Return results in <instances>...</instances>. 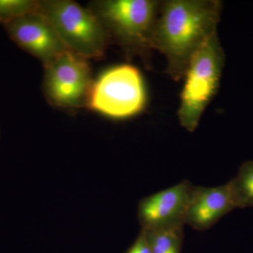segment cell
<instances>
[{"label":"cell","instance_id":"4fadbf2b","mask_svg":"<svg viewBox=\"0 0 253 253\" xmlns=\"http://www.w3.org/2000/svg\"><path fill=\"white\" fill-rule=\"evenodd\" d=\"M126 253H152L146 230L141 229L140 234Z\"/></svg>","mask_w":253,"mask_h":253},{"label":"cell","instance_id":"30bf717a","mask_svg":"<svg viewBox=\"0 0 253 253\" xmlns=\"http://www.w3.org/2000/svg\"><path fill=\"white\" fill-rule=\"evenodd\" d=\"M236 209L253 207V161L240 166L236 175L228 182Z\"/></svg>","mask_w":253,"mask_h":253},{"label":"cell","instance_id":"5b68a950","mask_svg":"<svg viewBox=\"0 0 253 253\" xmlns=\"http://www.w3.org/2000/svg\"><path fill=\"white\" fill-rule=\"evenodd\" d=\"M148 92L141 71L131 64L108 68L93 81L86 107L113 119L140 114L146 109Z\"/></svg>","mask_w":253,"mask_h":253},{"label":"cell","instance_id":"277c9868","mask_svg":"<svg viewBox=\"0 0 253 253\" xmlns=\"http://www.w3.org/2000/svg\"><path fill=\"white\" fill-rule=\"evenodd\" d=\"M37 11L49 21L66 49L86 59H100L111 42L90 8L71 0L38 1Z\"/></svg>","mask_w":253,"mask_h":253},{"label":"cell","instance_id":"ba28073f","mask_svg":"<svg viewBox=\"0 0 253 253\" xmlns=\"http://www.w3.org/2000/svg\"><path fill=\"white\" fill-rule=\"evenodd\" d=\"M5 26L13 41L43 65L68 50L49 21L37 11Z\"/></svg>","mask_w":253,"mask_h":253},{"label":"cell","instance_id":"6da1fadb","mask_svg":"<svg viewBox=\"0 0 253 253\" xmlns=\"http://www.w3.org/2000/svg\"><path fill=\"white\" fill-rule=\"evenodd\" d=\"M221 3L216 0L162 1L151 46L167 61V73L181 81L194 54L217 33Z\"/></svg>","mask_w":253,"mask_h":253},{"label":"cell","instance_id":"8992f818","mask_svg":"<svg viewBox=\"0 0 253 253\" xmlns=\"http://www.w3.org/2000/svg\"><path fill=\"white\" fill-rule=\"evenodd\" d=\"M44 68L43 88L50 104L63 109L86 106L94 81L88 59L67 50Z\"/></svg>","mask_w":253,"mask_h":253},{"label":"cell","instance_id":"52a82bcc","mask_svg":"<svg viewBox=\"0 0 253 253\" xmlns=\"http://www.w3.org/2000/svg\"><path fill=\"white\" fill-rule=\"evenodd\" d=\"M194 186L184 180L141 201L138 216L142 229L158 230L185 225L186 212Z\"/></svg>","mask_w":253,"mask_h":253},{"label":"cell","instance_id":"7c38bea8","mask_svg":"<svg viewBox=\"0 0 253 253\" xmlns=\"http://www.w3.org/2000/svg\"><path fill=\"white\" fill-rule=\"evenodd\" d=\"M38 1L0 0V22L5 25L36 11Z\"/></svg>","mask_w":253,"mask_h":253},{"label":"cell","instance_id":"8fae6325","mask_svg":"<svg viewBox=\"0 0 253 253\" xmlns=\"http://www.w3.org/2000/svg\"><path fill=\"white\" fill-rule=\"evenodd\" d=\"M184 226L146 230L152 253H181ZM146 230V229H145Z\"/></svg>","mask_w":253,"mask_h":253},{"label":"cell","instance_id":"7a4b0ae2","mask_svg":"<svg viewBox=\"0 0 253 253\" xmlns=\"http://www.w3.org/2000/svg\"><path fill=\"white\" fill-rule=\"evenodd\" d=\"M162 1L157 0H101L90 9L99 18L110 40L129 54L146 56L151 50Z\"/></svg>","mask_w":253,"mask_h":253},{"label":"cell","instance_id":"3957f363","mask_svg":"<svg viewBox=\"0 0 253 253\" xmlns=\"http://www.w3.org/2000/svg\"><path fill=\"white\" fill-rule=\"evenodd\" d=\"M225 61L217 33L211 37L189 62L180 94L178 118L181 126L194 132L219 89Z\"/></svg>","mask_w":253,"mask_h":253},{"label":"cell","instance_id":"9c48e42d","mask_svg":"<svg viewBox=\"0 0 253 253\" xmlns=\"http://www.w3.org/2000/svg\"><path fill=\"white\" fill-rule=\"evenodd\" d=\"M235 209L228 182L214 187L194 186L188 206L185 224L197 231L208 230Z\"/></svg>","mask_w":253,"mask_h":253}]
</instances>
